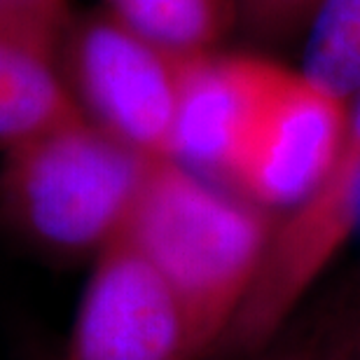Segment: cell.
Masks as SVG:
<instances>
[{
    "label": "cell",
    "mask_w": 360,
    "mask_h": 360,
    "mask_svg": "<svg viewBox=\"0 0 360 360\" xmlns=\"http://www.w3.org/2000/svg\"><path fill=\"white\" fill-rule=\"evenodd\" d=\"M274 229L253 201L155 160L122 236L169 278L211 351L255 285Z\"/></svg>",
    "instance_id": "1"
},
{
    "label": "cell",
    "mask_w": 360,
    "mask_h": 360,
    "mask_svg": "<svg viewBox=\"0 0 360 360\" xmlns=\"http://www.w3.org/2000/svg\"><path fill=\"white\" fill-rule=\"evenodd\" d=\"M105 12L183 56L213 52L239 14L236 0H105Z\"/></svg>",
    "instance_id": "9"
},
{
    "label": "cell",
    "mask_w": 360,
    "mask_h": 360,
    "mask_svg": "<svg viewBox=\"0 0 360 360\" xmlns=\"http://www.w3.org/2000/svg\"><path fill=\"white\" fill-rule=\"evenodd\" d=\"M351 103L278 68L227 190L260 208H297L333 171Z\"/></svg>",
    "instance_id": "6"
},
{
    "label": "cell",
    "mask_w": 360,
    "mask_h": 360,
    "mask_svg": "<svg viewBox=\"0 0 360 360\" xmlns=\"http://www.w3.org/2000/svg\"><path fill=\"white\" fill-rule=\"evenodd\" d=\"M153 162L80 115L3 150L0 206L33 248L96 257L127 229Z\"/></svg>",
    "instance_id": "2"
},
{
    "label": "cell",
    "mask_w": 360,
    "mask_h": 360,
    "mask_svg": "<svg viewBox=\"0 0 360 360\" xmlns=\"http://www.w3.org/2000/svg\"><path fill=\"white\" fill-rule=\"evenodd\" d=\"M278 68L246 54L190 56L169 160L227 190Z\"/></svg>",
    "instance_id": "7"
},
{
    "label": "cell",
    "mask_w": 360,
    "mask_h": 360,
    "mask_svg": "<svg viewBox=\"0 0 360 360\" xmlns=\"http://www.w3.org/2000/svg\"><path fill=\"white\" fill-rule=\"evenodd\" d=\"M0 19L24 21L63 38L73 14L68 0H0Z\"/></svg>",
    "instance_id": "12"
},
{
    "label": "cell",
    "mask_w": 360,
    "mask_h": 360,
    "mask_svg": "<svg viewBox=\"0 0 360 360\" xmlns=\"http://www.w3.org/2000/svg\"><path fill=\"white\" fill-rule=\"evenodd\" d=\"M321 360H360V319L340 330Z\"/></svg>",
    "instance_id": "13"
},
{
    "label": "cell",
    "mask_w": 360,
    "mask_h": 360,
    "mask_svg": "<svg viewBox=\"0 0 360 360\" xmlns=\"http://www.w3.org/2000/svg\"><path fill=\"white\" fill-rule=\"evenodd\" d=\"M323 0H236V10L260 33H285L302 21L311 24Z\"/></svg>",
    "instance_id": "11"
},
{
    "label": "cell",
    "mask_w": 360,
    "mask_h": 360,
    "mask_svg": "<svg viewBox=\"0 0 360 360\" xmlns=\"http://www.w3.org/2000/svg\"><path fill=\"white\" fill-rule=\"evenodd\" d=\"M187 61L110 12L73 17L61 42V70L80 112L150 160L171 157Z\"/></svg>",
    "instance_id": "3"
},
{
    "label": "cell",
    "mask_w": 360,
    "mask_h": 360,
    "mask_svg": "<svg viewBox=\"0 0 360 360\" xmlns=\"http://www.w3.org/2000/svg\"><path fill=\"white\" fill-rule=\"evenodd\" d=\"M63 38L0 19V148H14L80 117L61 70Z\"/></svg>",
    "instance_id": "8"
},
{
    "label": "cell",
    "mask_w": 360,
    "mask_h": 360,
    "mask_svg": "<svg viewBox=\"0 0 360 360\" xmlns=\"http://www.w3.org/2000/svg\"><path fill=\"white\" fill-rule=\"evenodd\" d=\"M206 354L183 297L127 236L94 257L66 360H201Z\"/></svg>",
    "instance_id": "5"
},
{
    "label": "cell",
    "mask_w": 360,
    "mask_h": 360,
    "mask_svg": "<svg viewBox=\"0 0 360 360\" xmlns=\"http://www.w3.org/2000/svg\"><path fill=\"white\" fill-rule=\"evenodd\" d=\"M360 218V91L351 101L342 150L323 185L274 229L267 257L220 349L250 354L269 342L330 267Z\"/></svg>",
    "instance_id": "4"
},
{
    "label": "cell",
    "mask_w": 360,
    "mask_h": 360,
    "mask_svg": "<svg viewBox=\"0 0 360 360\" xmlns=\"http://www.w3.org/2000/svg\"><path fill=\"white\" fill-rule=\"evenodd\" d=\"M304 73L342 101L360 91V0H323L309 24Z\"/></svg>",
    "instance_id": "10"
}]
</instances>
